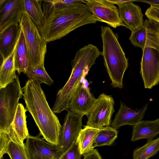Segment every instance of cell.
Wrapping results in <instances>:
<instances>
[{
    "mask_svg": "<svg viewBox=\"0 0 159 159\" xmlns=\"http://www.w3.org/2000/svg\"><path fill=\"white\" fill-rule=\"evenodd\" d=\"M6 153L11 159H30L25 145H22L11 139L9 143Z\"/></svg>",
    "mask_w": 159,
    "mask_h": 159,
    "instance_id": "484cf974",
    "label": "cell"
},
{
    "mask_svg": "<svg viewBox=\"0 0 159 159\" xmlns=\"http://www.w3.org/2000/svg\"><path fill=\"white\" fill-rule=\"evenodd\" d=\"M26 111L23 105L19 103L11 124L17 140L23 145H25L24 140L29 135L26 125Z\"/></svg>",
    "mask_w": 159,
    "mask_h": 159,
    "instance_id": "ac0fdd59",
    "label": "cell"
},
{
    "mask_svg": "<svg viewBox=\"0 0 159 159\" xmlns=\"http://www.w3.org/2000/svg\"><path fill=\"white\" fill-rule=\"evenodd\" d=\"M82 155L78 146L76 142L64 152L58 159H80Z\"/></svg>",
    "mask_w": 159,
    "mask_h": 159,
    "instance_id": "f1b7e54d",
    "label": "cell"
},
{
    "mask_svg": "<svg viewBox=\"0 0 159 159\" xmlns=\"http://www.w3.org/2000/svg\"><path fill=\"white\" fill-rule=\"evenodd\" d=\"M27 50L30 67L44 66L47 44L40 34L37 25L25 11L19 23Z\"/></svg>",
    "mask_w": 159,
    "mask_h": 159,
    "instance_id": "8992f818",
    "label": "cell"
},
{
    "mask_svg": "<svg viewBox=\"0 0 159 159\" xmlns=\"http://www.w3.org/2000/svg\"><path fill=\"white\" fill-rule=\"evenodd\" d=\"M25 11L24 0H8L0 8V31L19 24Z\"/></svg>",
    "mask_w": 159,
    "mask_h": 159,
    "instance_id": "4fadbf2b",
    "label": "cell"
},
{
    "mask_svg": "<svg viewBox=\"0 0 159 159\" xmlns=\"http://www.w3.org/2000/svg\"><path fill=\"white\" fill-rule=\"evenodd\" d=\"M11 125L7 129L0 131V159L6 153L10 141L12 140Z\"/></svg>",
    "mask_w": 159,
    "mask_h": 159,
    "instance_id": "83f0119b",
    "label": "cell"
},
{
    "mask_svg": "<svg viewBox=\"0 0 159 159\" xmlns=\"http://www.w3.org/2000/svg\"><path fill=\"white\" fill-rule=\"evenodd\" d=\"M117 130L109 126L99 129L93 145V148L97 147L110 146L117 137Z\"/></svg>",
    "mask_w": 159,
    "mask_h": 159,
    "instance_id": "603a6c76",
    "label": "cell"
},
{
    "mask_svg": "<svg viewBox=\"0 0 159 159\" xmlns=\"http://www.w3.org/2000/svg\"><path fill=\"white\" fill-rule=\"evenodd\" d=\"M101 55L97 47L89 44L78 50L71 61L72 70L64 86L57 92L56 101L52 109L54 113L68 110L69 101L74 93L81 84V80L88 74L97 58Z\"/></svg>",
    "mask_w": 159,
    "mask_h": 159,
    "instance_id": "3957f363",
    "label": "cell"
},
{
    "mask_svg": "<svg viewBox=\"0 0 159 159\" xmlns=\"http://www.w3.org/2000/svg\"><path fill=\"white\" fill-rule=\"evenodd\" d=\"M42 7L44 21L37 28L47 43L59 39L82 26L97 21L84 3L57 8L50 0H43Z\"/></svg>",
    "mask_w": 159,
    "mask_h": 159,
    "instance_id": "6da1fadb",
    "label": "cell"
},
{
    "mask_svg": "<svg viewBox=\"0 0 159 159\" xmlns=\"http://www.w3.org/2000/svg\"><path fill=\"white\" fill-rule=\"evenodd\" d=\"M147 31L145 26L143 25L132 31L129 39L135 47L143 49L146 39Z\"/></svg>",
    "mask_w": 159,
    "mask_h": 159,
    "instance_id": "4316f807",
    "label": "cell"
},
{
    "mask_svg": "<svg viewBox=\"0 0 159 159\" xmlns=\"http://www.w3.org/2000/svg\"><path fill=\"white\" fill-rule=\"evenodd\" d=\"M131 1L118 5L120 19L125 27L132 31L143 25V14L141 8Z\"/></svg>",
    "mask_w": 159,
    "mask_h": 159,
    "instance_id": "5bb4252c",
    "label": "cell"
},
{
    "mask_svg": "<svg viewBox=\"0 0 159 159\" xmlns=\"http://www.w3.org/2000/svg\"><path fill=\"white\" fill-rule=\"evenodd\" d=\"M159 151V137L148 141L143 146L136 148L133 152V159H148Z\"/></svg>",
    "mask_w": 159,
    "mask_h": 159,
    "instance_id": "cb8c5ba5",
    "label": "cell"
},
{
    "mask_svg": "<svg viewBox=\"0 0 159 159\" xmlns=\"http://www.w3.org/2000/svg\"><path fill=\"white\" fill-rule=\"evenodd\" d=\"M101 35L103 45L104 65L114 88L123 87L124 73L128 66V60L125 57L118 40V36L111 29L101 26Z\"/></svg>",
    "mask_w": 159,
    "mask_h": 159,
    "instance_id": "277c9868",
    "label": "cell"
},
{
    "mask_svg": "<svg viewBox=\"0 0 159 159\" xmlns=\"http://www.w3.org/2000/svg\"><path fill=\"white\" fill-rule=\"evenodd\" d=\"M16 70L20 74L21 72L25 74L30 67L28 55L24 34L21 30L18 42L16 49L14 57Z\"/></svg>",
    "mask_w": 159,
    "mask_h": 159,
    "instance_id": "ffe728a7",
    "label": "cell"
},
{
    "mask_svg": "<svg viewBox=\"0 0 159 159\" xmlns=\"http://www.w3.org/2000/svg\"><path fill=\"white\" fill-rule=\"evenodd\" d=\"M120 105L111 123V127L116 129L121 126L129 125L134 126L142 121L147 109L148 103L139 109L132 110L120 102Z\"/></svg>",
    "mask_w": 159,
    "mask_h": 159,
    "instance_id": "9a60e30c",
    "label": "cell"
},
{
    "mask_svg": "<svg viewBox=\"0 0 159 159\" xmlns=\"http://www.w3.org/2000/svg\"><path fill=\"white\" fill-rule=\"evenodd\" d=\"M42 2L40 0H24L25 11L37 26L42 25L45 19Z\"/></svg>",
    "mask_w": 159,
    "mask_h": 159,
    "instance_id": "7402d4cb",
    "label": "cell"
},
{
    "mask_svg": "<svg viewBox=\"0 0 159 159\" xmlns=\"http://www.w3.org/2000/svg\"><path fill=\"white\" fill-rule=\"evenodd\" d=\"M84 3L97 21L106 23L116 28L125 26L121 21L118 8L108 0H85Z\"/></svg>",
    "mask_w": 159,
    "mask_h": 159,
    "instance_id": "9c48e42d",
    "label": "cell"
},
{
    "mask_svg": "<svg viewBox=\"0 0 159 159\" xmlns=\"http://www.w3.org/2000/svg\"><path fill=\"white\" fill-rule=\"evenodd\" d=\"M25 74L29 79L36 80L40 84L44 83L50 86L54 83L46 72L44 66L36 68L29 67Z\"/></svg>",
    "mask_w": 159,
    "mask_h": 159,
    "instance_id": "d4e9b609",
    "label": "cell"
},
{
    "mask_svg": "<svg viewBox=\"0 0 159 159\" xmlns=\"http://www.w3.org/2000/svg\"><path fill=\"white\" fill-rule=\"evenodd\" d=\"M159 134V118L154 120H142L133 126L131 141L146 139L152 140Z\"/></svg>",
    "mask_w": 159,
    "mask_h": 159,
    "instance_id": "e0dca14e",
    "label": "cell"
},
{
    "mask_svg": "<svg viewBox=\"0 0 159 159\" xmlns=\"http://www.w3.org/2000/svg\"><path fill=\"white\" fill-rule=\"evenodd\" d=\"M114 103L111 95L101 94L88 116L86 125L98 129L109 125L115 112Z\"/></svg>",
    "mask_w": 159,
    "mask_h": 159,
    "instance_id": "ba28073f",
    "label": "cell"
},
{
    "mask_svg": "<svg viewBox=\"0 0 159 159\" xmlns=\"http://www.w3.org/2000/svg\"><path fill=\"white\" fill-rule=\"evenodd\" d=\"M8 0H0V8L3 7Z\"/></svg>",
    "mask_w": 159,
    "mask_h": 159,
    "instance_id": "836d02e7",
    "label": "cell"
},
{
    "mask_svg": "<svg viewBox=\"0 0 159 159\" xmlns=\"http://www.w3.org/2000/svg\"><path fill=\"white\" fill-rule=\"evenodd\" d=\"M137 1L146 3L151 5V6H159V0L136 1Z\"/></svg>",
    "mask_w": 159,
    "mask_h": 159,
    "instance_id": "1f68e13d",
    "label": "cell"
},
{
    "mask_svg": "<svg viewBox=\"0 0 159 159\" xmlns=\"http://www.w3.org/2000/svg\"><path fill=\"white\" fill-rule=\"evenodd\" d=\"M83 116L68 111L59 138L58 145L63 153L76 142L82 129V119Z\"/></svg>",
    "mask_w": 159,
    "mask_h": 159,
    "instance_id": "8fae6325",
    "label": "cell"
},
{
    "mask_svg": "<svg viewBox=\"0 0 159 159\" xmlns=\"http://www.w3.org/2000/svg\"><path fill=\"white\" fill-rule=\"evenodd\" d=\"M84 159H102V157L96 149H93L83 154Z\"/></svg>",
    "mask_w": 159,
    "mask_h": 159,
    "instance_id": "4dcf8cb0",
    "label": "cell"
},
{
    "mask_svg": "<svg viewBox=\"0 0 159 159\" xmlns=\"http://www.w3.org/2000/svg\"><path fill=\"white\" fill-rule=\"evenodd\" d=\"M18 40L19 39L11 53L6 58L2 60L0 67V89L6 87L12 82L17 76L14 57Z\"/></svg>",
    "mask_w": 159,
    "mask_h": 159,
    "instance_id": "d6986e66",
    "label": "cell"
},
{
    "mask_svg": "<svg viewBox=\"0 0 159 159\" xmlns=\"http://www.w3.org/2000/svg\"><path fill=\"white\" fill-rule=\"evenodd\" d=\"M145 15L149 20L159 23V6H151L146 10Z\"/></svg>",
    "mask_w": 159,
    "mask_h": 159,
    "instance_id": "f546056e",
    "label": "cell"
},
{
    "mask_svg": "<svg viewBox=\"0 0 159 159\" xmlns=\"http://www.w3.org/2000/svg\"><path fill=\"white\" fill-rule=\"evenodd\" d=\"M99 129L86 125L81 129L76 143L82 155L93 149V142Z\"/></svg>",
    "mask_w": 159,
    "mask_h": 159,
    "instance_id": "44dd1931",
    "label": "cell"
},
{
    "mask_svg": "<svg viewBox=\"0 0 159 159\" xmlns=\"http://www.w3.org/2000/svg\"><path fill=\"white\" fill-rule=\"evenodd\" d=\"M110 2L115 4H117L118 6L125 2L131 1L132 0H108Z\"/></svg>",
    "mask_w": 159,
    "mask_h": 159,
    "instance_id": "d6a6232c",
    "label": "cell"
},
{
    "mask_svg": "<svg viewBox=\"0 0 159 159\" xmlns=\"http://www.w3.org/2000/svg\"><path fill=\"white\" fill-rule=\"evenodd\" d=\"M18 76L0 89V131L9 128L13 121L19 99L23 96Z\"/></svg>",
    "mask_w": 159,
    "mask_h": 159,
    "instance_id": "52a82bcc",
    "label": "cell"
},
{
    "mask_svg": "<svg viewBox=\"0 0 159 159\" xmlns=\"http://www.w3.org/2000/svg\"><path fill=\"white\" fill-rule=\"evenodd\" d=\"M23 89L25 109L31 114L40 134L47 142L58 145L62 126L50 108L40 84L29 79Z\"/></svg>",
    "mask_w": 159,
    "mask_h": 159,
    "instance_id": "7a4b0ae2",
    "label": "cell"
},
{
    "mask_svg": "<svg viewBox=\"0 0 159 159\" xmlns=\"http://www.w3.org/2000/svg\"><path fill=\"white\" fill-rule=\"evenodd\" d=\"M143 25L147 36L140 73L145 88L150 89L159 83V23L148 19L143 21Z\"/></svg>",
    "mask_w": 159,
    "mask_h": 159,
    "instance_id": "5b68a950",
    "label": "cell"
},
{
    "mask_svg": "<svg viewBox=\"0 0 159 159\" xmlns=\"http://www.w3.org/2000/svg\"><path fill=\"white\" fill-rule=\"evenodd\" d=\"M96 99L84 84H81L73 94L68 103V109L76 114L88 116Z\"/></svg>",
    "mask_w": 159,
    "mask_h": 159,
    "instance_id": "7c38bea8",
    "label": "cell"
},
{
    "mask_svg": "<svg viewBox=\"0 0 159 159\" xmlns=\"http://www.w3.org/2000/svg\"><path fill=\"white\" fill-rule=\"evenodd\" d=\"M21 30L19 24L9 26L0 31V53L2 60L7 57L12 51Z\"/></svg>",
    "mask_w": 159,
    "mask_h": 159,
    "instance_id": "2e32d148",
    "label": "cell"
},
{
    "mask_svg": "<svg viewBox=\"0 0 159 159\" xmlns=\"http://www.w3.org/2000/svg\"><path fill=\"white\" fill-rule=\"evenodd\" d=\"M25 146L30 159H58L63 153L59 145L46 142L39 136L29 135Z\"/></svg>",
    "mask_w": 159,
    "mask_h": 159,
    "instance_id": "30bf717a",
    "label": "cell"
}]
</instances>
